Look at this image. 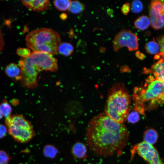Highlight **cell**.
<instances>
[{
  "label": "cell",
  "mask_w": 164,
  "mask_h": 164,
  "mask_svg": "<svg viewBox=\"0 0 164 164\" xmlns=\"http://www.w3.org/2000/svg\"><path fill=\"white\" fill-rule=\"evenodd\" d=\"M129 135L123 123L116 121L102 113L89 122L86 139L93 152L106 157L121 153L127 144Z\"/></svg>",
  "instance_id": "1"
},
{
  "label": "cell",
  "mask_w": 164,
  "mask_h": 164,
  "mask_svg": "<svg viewBox=\"0 0 164 164\" xmlns=\"http://www.w3.org/2000/svg\"><path fill=\"white\" fill-rule=\"evenodd\" d=\"M19 65L21 70L22 85L29 89L38 85V74L42 71L55 72L58 69L57 59L47 53L33 51L28 57L22 58Z\"/></svg>",
  "instance_id": "2"
},
{
  "label": "cell",
  "mask_w": 164,
  "mask_h": 164,
  "mask_svg": "<svg viewBox=\"0 0 164 164\" xmlns=\"http://www.w3.org/2000/svg\"><path fill=\"white\" fill-rule=\"evenodd\" d=\"M131 97L125 86L116 83L110 89L104 108L105 113L114 121L123 123L130 111Z\"/></svg>",
  "instance_id": "3"
},
{
  "label": "cell",
  "mask_w": 164,
  "mask_h": 164,
  "mask_svg": "<svg viewBox=\"0 0 164 164\" xmlns=\"http://www.w3.org/2000/svg\"><path fill=\"white\" fill-rule=\"evenodd\" d=\"M164 93V83L150 76L143 86L135 88L133 94L134 109L139 114H145L157 103Z\"/></svg>",
  "instance_id": "4"
},
{
  "label": "cell",
  "mask_w": 164,
  "mask_h": 164,
  "mask_svg": "<svg viewBox=\"0 0 164 164\" xmlns=\"http://www.w3.org/2000/svg\"><path fill=\"white\" fill-rule=\"evenodd\" d=\"M27 47L33 51L47 53L53 56L57 52L61 43L60 35L49 28H42L30 32L26 36Z\"/></svg>",
  "instance_id": "5"
},
{
  "label": "cell",
  "mask_w": 164,
  "mask_h": 164,
  "mask_svg": "<svg viewBox=\"0 0 164 164\" xmlns=\"http://www.w3.org/2000/svg\"><path fill=\"white\" fill-rule=\"evenodd\" d=\"M5 123L10 135L18 142H27L34 136L32 125L22 114H15L5 118Z\"/></svg>",
  "instance_id": "6"
},
{
  "label": "cell",
  "mask_w": 164,
  "mask_h": 164,
  "mask_svg": "<svg viewBox=\"0 0 164 164\" xmlns=\"http://www.w3.org/2000/svg\"><path fill=\"white\" fill-rule=\"evenodd\" d=\"M136 153L149 164H163L156 149L152 145L144 141L134 146L131 150V159Z\"/></svg>",
  "instance_id": "7"
},
{
  "label": "cell",
  "mask_w": 164,
  "mask_h": 164,
  "mask_svg": "<svg viewBox=\"0 0 164 164\" xmlns=\"http://www.w3.org/2000/svg\"><path fill=\"white\" fill-rule=\"evenodd\" d=\"M126 46L129 51L137 50L138 48L137 36L130 30L122 29L115 36L113 42V49L118 51L121 48Z\"/></svg>",
  "instance_id": "8"
},
{
  "label": "cell",
  "mask_w": 164,
  "mask_h": 164,
  "mask_svg": "<svg viewBox=\"0 0 164 164\" xmlns=\"http://www.w3.org/2000/svg\"><path fill=\"white\" fill-rule=\"evenodd\" d=\"M151 24L155 29L164 27V3L161 1H151L149 10Z\"/></svg>",
  "instance_id": "9"
},
{
  "label": "cell",
  "mask_w": 164,
  "mask_h": 164,
  "mask_svg": "<svg viewBox=\"0 0 164 164\" xmlns=\"http://www.w3.org/2000/svg\"><path fill=\"white\" fill-rule=\"evenodd\" d=\"M22 2L29 9L38 12L48 10L50 6V1L48 0H24Z\"/></svg>",
  "instance_id": "10"
},
{
  "label": "cell",
  "mask_w": 164,
  "mask_h": 164,
  "mask_svg": "<svg viewBox=\"0 0 164 164\" xmlns=\"http://www.w3.org/2000/svg\"><path fill=\"white\" fill-rule=\"evenodd\" d=\"M145 71H152L156 80L164 83V59H160L158 61L154 64L149 70H146Z\"/></svg>",
  "instance_id": "11"
},
{
  "label": "cell",
  "mask_w": 164,
  "mask_h": 164,
  "mask_svg": "<svg viewBox=\"0 0 164 164\" xmlns=\"http://www.w3.org/2000/svg\"><path fill=\"white\" fill-rule=\"evenodd\" d=\"M6 74L9 77L14 78L15 80H21V72L19 65L14 63L8 64L5 70Z\"/></svg>",
  "instance_id": "12"
},
{
  "label": "cell",
  "mask_w": 164,
  "mask_h": 164,
  "mask_svg": "<svg viewBox=\"0 0 164 164\" xmlns=\"http://www.w3.org/2000/svg\"><path fill=\"white\" fill-rule=\"evenodd\" d=\"M71 152L73 156L75 158L83 159L87 156V149L83 143L77 142L73 146Z\"/></svg>",
  "instance_id": "13"
},
{
  "label": "cell",
  "mask_w": 164,
  "mask_h": 164,
  "mask_svg": "<svg viewBox=\"0 0 164 164\" xmlns=\"http://www.w3.org/2000/svg\"><path fill=\"white\" fill-rule=\"evenodd\" d=\"M158 137V134L155 130L152 128L148 129L144 132V142L152 145L156 142Z\"/></svg>",
  "instance_id": "14"
},
{
  "label": "cell",
  "mask_w": 164,
  "mask_h": 164,
  "mask_svg": "<svg viewBox=\"0 0 164 164\" xmlns=\"http://www.w3.org/2000/svg\"><path fill=\"white\" fill-rule=\"evenodd\" d=\"M134 26L137 29L143 30L147 29L150 24V19L145 15L138 17L134 22Z\"/></svg>",
  "instance_id": "15"
},
{
  "label": "cell",
  "mask_w": 164,
  "mask_h": 164,
  "mask_svg": "<svg viewBox=\"0 0 164 164\" xmlns=\"http://www.w3.org/2000/svg\"><path fill=\"white\" fill-rule=\"evenodd\" d=\"M74 49L73 46L70 43H61L58 47L57 52L63 56H68L73 53Z\"/></svg>",
  "instance_id": "16"
},
{
  "label": "cell",
  "mask_w": 164,
  "mask_h": 164,
  "mask_svg": "<svg viewBox=\"0 0 164 164\" xmlns=\"http://www.w3.org/2000/svg\"><path fill=\"white\" fill-rule=\"evenodd\" d=\"M84 5L78 0L72 1L68 10L69 12L77 14L83 11L85 9Z\"/></svg>",
  "instance_id": "17"
},
{
  "label": "cell",
  "mask_w": 164,
  "mask_h": 164,
  "mask_svg": "<svg viewBox=\"0 0 164 164\" xmlns=\"http://www.w3.org/2000/svg\"><path fill=\"white\" fill-rule=\"evenodd\" d=\"M0 111L3 116L7 118L11 116L12 108L7 100L4 99L0 104Z\"/></svg>",
  "instance_id": "18"
},
{
  "label": "cell",
  "mask_w": 164,
  "mask_h": 164,
  "mask_svg": "<svg viewBox=\"0 0 164 164\" xmlns=\"http://www.w3.org/2000/svg\"><path fill=\"white\" fill-rule=\"evenodd\" d=\"M70 0H55L53 1L55 7L61 11L68 10L71 2Z\"/></svg>",
  "instance_id": "19"
},
{
  "label": "cell",
  "mask_w": 164,
  "mask_h": 164,
  "mask_svg": "<svg viewBox=\"0 0 164 164\" xmlns=\"http://www.w3.org/2000/svg\"><path fill=\"white\" fill-rule=\"evenodd\" d=\"M145 48L148 53L151 54L158 53L160 49L159 45L154 40L147 43L145 46Z\"/></svg>",
  "instance_id": "20"
},
{
  "label": "cell",
  "mask_w": 164,
  "mask_h": 164,
  "mask_svg": "<svg viewBox=\"0 0 164 164\" xmlns=\"http://www.w3.org/2000/svg\"><path fill=\"white\" fill-rule=\"evenodd\" d=\"M57 152L56 149L51 145H46L44 147L43 149L44 155L50 158L54 157L57 153Z\"/></svg>",
  "instance_id": "21"
},
{
  "label": "cell",
  "mask_w": 164,
  "mask_h": 164,
  "mask_svg": "<svg viewBox=\"0 0 164 164\" xmlns=\"http://www.w3.org/2000/svg\"><path fill=\"white\" fill-rule=\"evenodd\" d=\"M130 7L132 12L134 13H139L141 12L143 8L142 2L139 0H135L132 1L130 5Z\"/></svg>",
  "instance_id": "22"
},
{
  "label": "cell",
  "mask_w": 164,
  "mask_h": 164,
  "mask_svg": "<svg viewBox=\"0 0 164 164\" xmlns=\"http://www.w3.org/2000/svg\"><path fill=\"white\" fill-rule=\"evenodd\" d=\"M139 114L138 111L135 110L131 112L130 111L127 117V121L132 124L137 123L140 119Z\"/></svg>",
  "instance_id": "23"
},
{
  "label": "cell",
  "mask_w": 164,
  "mask_h": 164,
  "mask_svg": "<svg viewBox=\"0 0 164 164\" xmlns=\"http://www.w3.org/2000/svg\"><path fill=\"white\" fill-rule=\"evenodd\" d=\"M11 159L5 151L0 150V164H8Z\"/></svg>",
  "instance_id": "24"
},
{
  "label": "cell",
  "mask_w": 164,
  "mask_h": 164,
  "mask_svg": "<svg viewBox=\"0 0 164 164\" xmlns=\"http://www.w3.org/2000/svg\"><path fill=\"white\" fill-rule=\"evenodd\" d=\"M31 53L29 48H19L16 50V53L19 56L24 58L28 57Z\"/></svg>",
  "instance_id": "25"
},
{
  "label": "cell",
  "mask_w": 164,
  "mask_h": 164,
  "mask_svg": "<svg viewBox=\"0 0 164 164\" xmlns=\"http://www.w3.org/2000/svg\"><path fill=\"white\" fill-rule=\"evenodd\" d=\"M130 5L128 2L124 4L121 8V11L122 13L125 15L128 14L130 9Z\"/></svg>",
  "instance_id": "26"
},
{
  "label": "cell",
  "mask_w": 164,
  "mask_h": 164,
  "mask_svg": "<svg viewBox=\"0 0 164 164\" xmlns=\"http://www.w3.org/2000/svg\"><path fill=\"white\" fill-rule=\"evenodd\" d=\"M159 45L160 46L161 52L159 53V55L161 56L164 59V36L161 37L159 41Z\"/></svg>",
  "instance_id": "27"
},
{
  "label": "cell",
  "mask_w": 164,
  "mask_h": 164,
  "mask_svg": "<svg viewBox=\"0 0 164 164\" xmlns=\"http://www.w3.org/2000/svg\"><path fill=\"white\" fill-rule=\"evenodd\" d=\"M8 132L6 127L1 124H0V139L4 137L6 135Z\"/></svg>",
  "instance_id": "28"
},
{
  "label": "cell",
  "mask_w": 164,
  "mask_h": 164,
  "mask_svg": "<svg viewBox=\"0 0 164 164\" xmlns=\"http://www.w3.org/2000/svg\"><path fill=\"white\" fill-rule=\"evenodd\" d=\"M4 40L2 31L0 27V53L2 50L4 46Z\"/></svg>",
  "instance_id": "29"
},
{
  "label": "cell",
  "mask_w": 164,
  "mask_h": 164,
  "mask_svg": "<svg viewBox=\"0 0 164 164\" xmlns=\"http://www.w3.org/2000/svg\"><path fill=\"white\" fill-rule=\"evenodd\" d=\"M135 55L137 58L140 60L143 59L145 57L143 53H141L139 51H137L135 52Z\"/></svg>",
  "instance_id": "30"
},
{
  "label": "cell",
  "mask_w": 164,
  "mask_h": 164,
  "mask_svg": "<svg viewBox=\"0 0 164 164\" xmlns=\"http://www.w3.org/2000/svg\"><path fill=\"white\" fill-rule=\"evenodd\" d=\"M157 103L158 104H164V93L161 97L158 100Z\"/></svg>",
  "instance_id": "31"
},
{
  "label": "cell",
  "mask_w": 164,
  "mask_h": 164,
  "mask_svg": "<svg viewBox=\"0 0 164 164\" xmlns=\"http://www.w3.org/2000/svg\"><path fill=\"white\" fill-rule=\"evenodd\" d=\"M12 103L14 105H16L19 103V101L16 99H14L12 101Z\"/></svg>",
  "instance_id": "32"
},
{
  "label": "cell",
  "mask_w": 164,
  "mask_h": 164,
  "mask_svg": "<svg viewBox=\"0 0 164 164\" xmlns=\"http://www.w3.org/2000/svg\"><path fill=\"white\" fill-rule=\"evenodd\" d=\"M107 12L110 15L112 14V13H113V12L112 11V10L111 9H108V10Z\"/></svg>",
  "instance_id": "33"
},
{
  "label": "cell",
  "mask_w": 164,
  "mask_h": 164,
  "mask_svg": "<svg viewBox=\"0 0 164 164\" xmlns=\"http://www.w3.org/2000/svg\"><path fill=\"white\" fill-rule=\"evenodd\" d=\"M2 117L3 116L0 111V120L2 118Z\"/></svg>",
  "instance_id": "34"
},
{
  "label": "cell",
  "mask_w": 164,
  "mask_h": 164,
  "mask_svg": "<svg viewBox=\"0 0 164 164\" xmlns=\"http://www.w3.org/2000/svg\"><path fill=\"white\" fill-rule=\"evenodd\" d=\"M161 1L164 3V0H162Z\"/></svg>",
  "instance_id": "35"
},
{
  "label": "cell",
  "mask_w": 164,
  "mask_h": 164,
  "mask_svg": "<svg viewBox=\"0 0 164 164\" xmlns=\"http://www.w3.org/2000/svg\"><path fill=\"white\" fill-rule=\"evenodd\" d=\"M23 164V163H20V164Z\"/></svg>",
  "instance_id": "36"
}]
</instances>
